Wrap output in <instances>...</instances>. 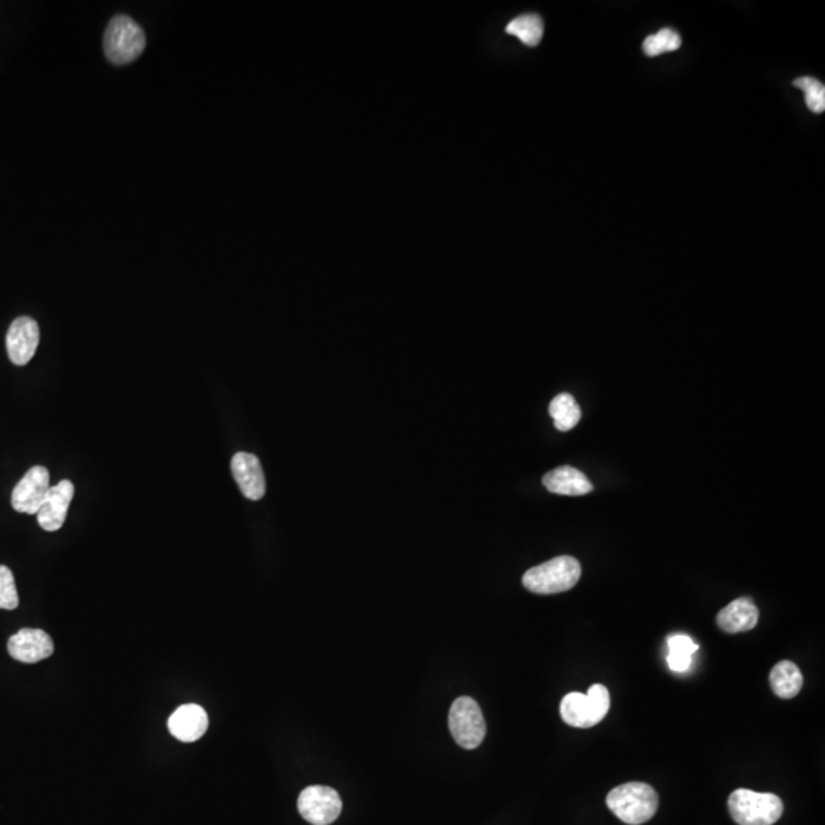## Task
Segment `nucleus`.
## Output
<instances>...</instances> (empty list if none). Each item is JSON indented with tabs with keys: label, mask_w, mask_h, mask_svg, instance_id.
I'll return each instance as SVG.
<instances>
[{
	"label": "nucleus",
	"mask_w": 825,
	"mask_h": 825,
	"mask_svg": "<svg viewBox=\"0 0 825 825\" xmlns=\"http://www.w3.org/2000/svg\"><path fill=\"white\" fill-rule=\"evenodd\" d=\"M49 488V471L45 466H33L23 479L17 483L11 495L14 511L22 514L37 515L45 502Z\"/></svg>",
	"instance_id": "obj_8"
},
{
	"label": "nucleus",
	"mask_w": 825,
	"mask_h": 825,
	"mask_svg": "<svg viewBox=\"0 0 825 825\" xmlns=\"http://www.w3.org/2000/svg\"><path fill=\"white\" fill-rule=\"evenodd\" d=\"M699 645L686 635H674L668 638V665L676 673H685L691 667L693 654Z\"/></svg>",
	"instance_id": "obj_18"
},
{
	"label": "nucleus",
	"mask_w": 825,
	"mask_h": 825,
	"mask_svg": "<svg viewBox=\"0 0 825 825\" xmlns=\"http://www.w3.org/2000/svg\"><path fill=\"white\" fill-rule=\"evenodd\" d=\"M758 618H760V612L755 602L748 596H743L720 610L717 615V625L725 633L737 635V633H745L757 627Z\"/></svg>",
	"instance_id": "obj_14"
},
{
	"label": "nucleus",
	"mask_w": 825,
	"mask_h": 825,
	"mask_svg": "<svg viewBox=\"0 0 825 825\" xmlns=\"http://www.w3.org/2000/svg\"><path fill=\"white\" fill-rule=\"evenodd\" d=\"M74 492V485L69 480H62L49 488L45 502L37 512V521L43 531L55 532L63 528Z\"/></svg>",
	"instance_id": "obj_11"
},
{
	"label": "nucleus",
	"mask_w": 825,
	"mask_h": 825,
	"mask_svg": "<svg viewBox=\"0 0 825 825\" xmlns=\"http://www.w3.org/2000/svg\"><path fill=\"white\" fill-rule=\"evenodd\" d=\"M580 578V561L564 555L529 569L523 575V586L537 595H555L573 589Z\"/></svg>",
	"instance_id": "obj_2"
},
{
	"label": "nucleus",
	"mask_w": 825,
	"mask_h": 825,
	"mask_svg": "<svg viewBox=\"0 0 825 825\" xmlns=\"http://www.w3.org/2000/svg\"><path fill=\"white\" fill-rule=\"evenodd\" d=\"M448 725L457 745L463 749H476L486 735V722L479 703L471 697H459L448 715Z\"/></svg>",
	"instance_id": "obj_6"
},
{
	"label": "nucleus",
	"mask_w": 825,
	"mask_h": 825,
	"mask_svg": "<svg viewBox=\"0 0 825 825\" xmlns=\"http://www.w3.org/2000/svg\"><path fill=\"white\" fill-rule=\"evenodd\" d=\"M769 680L772 690L780 699H793L798 696L804 683L800 668L790 660L778 662L770 671Z\"/></svg>",
	"instance_id": "obj_16"
},
{
	"label": "nucleus",
	"mask_w": 825,
	"mask_h": 825,
	"mask_svg": "<svg viewBox=\"0 0 825 825\" xmlns=\"http://www.w3.org/2000/svg\"><path fill=\"white\" fill-rule=\"evenodd\" d=\"M610 693L604 685L590 686L589 693H569L561 700L564 722L573 728H593L609 714Z\"/></svg>",
	"instance_id": "obj_5"
},
{
	"label": "nucleus",
	"mask_w": 825,
	"mask_h": 825,
	"mask_svg": "<svg viewBox=\"0 0 825 825\" xmlns=\"http://www.w3.org/2000/svg\"><path fill=\"white\" fill-rule=\"evenodd\" d=\"M728 809L738 825H774L783 816V801L774 793L737 789L729 795Z\"/></svg>",
	"instance_id": "obj_3"
},
{
	"label": "nucleus",
	"mask_w": 825,
	"mask_h": 825,
	"mask_svg": "<svg viewBox=\"0 0 825 825\" xmlns=\"http://www.w3.org/2000/svg\"><path fill=\"white\" fill-rule=\"evenodd\" d=\"M549 413L554 419L555 427L560 431H569L575 428L581 419L580 405L569 393H561L550 402Z\"/></svg>",
	"instance_id": "obj_17"
},
{
	"label": "nucleus",
	"mask_w": 825,
	"mask_h": 825,
	"mask_svg": "<svg viewBox=\"0 0 825 825\" xmlns=\"http://www.w3.org/2000/svg\"><path fill=\"white\" fill-rule=\"evenodd\" d=\"M19 593L10 567L0 566V609L16 610L19 607Z\"/></svg>",
	"instance_id": "obj_22"
},
{
	"label": "nucleus",
	"mask_w": 825,
	"mask_h": 825,
	"mask_svg": "<svg viewBox=\"0 0 825 825\" xmlns=\"http://www.w3.org/2000/svg\"><path fill=\"white\" fill-rule=\"evenodd\" d=\"M793 86L801 89L806 98L807 107L812 110L813 114H822L825 110V86L819 83L818 80L812 77L798 78L793 81Z\"/></svg>",
	"instance_id": "obj_21"
},
{
	"label": "nucleus",
	"mask_w": 825,
	"mask_h": 825,
	"mask_svg": "<svg viewBox=\"0 0 825 825\" xmlns=\"http://www.w3.org/2000/svg\"><path fill=\"white\" fill-rule=\"evenodd\" d=\"M506 33L517 37L525 45L537 46L543 39L544 23L537 14H523L508 23Z\"/></svg>",
	"instance_id": "obj_19"
},
{
	"label": "nucleus",
	"mask_w": 825,
	"mask_h": 825,
	"mask_svg": "<svg viewBox=\"0 0 825 825\" xmlns=\"http://www.w3.org/2000/svg\"><path fill=\"white\" fill-rule=\"evenodd\" d=\"M231 473L246 499H263L266 492L265 474L257 456L250 453L234 454L231 460Z\"/></svg>",
	"instance_id": "obj_12"
},
{
	"label": "nucleus",
	"mask_w": 825,
	"mask_h": 825,
	"mask_svg": "<svg viewBox=\"0 0 825 825\" xmlns=\"http://www.w3.org/2000/svg\"><path fill=\"white\" fill-rule=\"evenodd\" d=\"M170 734L182 743H195L204 737L208 729V715L202 706L195 703L179 706L172 715L169 723Z\"/></svg>",
	"instance_id": "obj_13"
},
{
	"label": "nucleus",
	"mask_w": 825,
	"mask_h": 825,
	"mask_svg": "<svg viewBox=\"0 0 825 825\" xmlns=\"http://www.w3.org/2000/svg\"><path fill=\"white\" fill-rule=\"evenodd\" d=\"M543 485L547 491L570 497L589 494L593 489L592 483L584 473L573 466H560L557 470L550 471L543 477Z\"/></svg>",
	"instance_id": "obj_15"
},
{
	"label": "nucleus",
	"mask_w": 825,
	"mask_h": 825,
	"mask_svg": "<svg viewBox=\"0 0 825 825\" xmlns=\"http://www.w3.org/2000/svg\"><path fill=\"white\" fill-rule=\"evenodd\" d=\"M146 48V34L129 16H115L104 33V52L110 63L127 65L138 59Z\"/></svg>",
	"instance_id": "obj_4"
},
{
	"label": "nucleus",
	"mask_w": 825,
	"mask_h": 825,
	"mask_svg": "<svg viewBox=\"0 0 825 825\" xmlns=\"http://www.w3.org/2000/svg\"><path fill=\"white\" fill-rule=\"evenodd\" d=\"M607 807L625 824L641 825L656 815L659 796L650 784L633 781L610 790Z\"/></svg>",
	"instance_id": "obj_1"
},
{
	"label": "nucleus",
	"mask_w": 825,
	"mask_h": 825,
	"mask_svg": "<svg viewBox=\"0 0 825 825\" xmlns=\"http://www.w3.org/2000/svg\"><path fill=\"white\" fill-rule=\"evenodd\" d=\"M8 653L22 664H37L54 653V642L46 631L22 628L8 641Z\"/></svg>",
	"instance_id": "obj_9"
},
{
	"label": "nucleus",
	"mask_w": 825,
	"mask_h": 825,
	"mask_svg": "<svg viewBox=\"0 0 825 825\" xmlns=\"http://www.w3.org/2000/svg\"><path fill=\"white\" fill-rule=\"evenodd\" d=\"M682 46V37L677 31L671 30V28H665V30H660L659 33L653 34V36H648L647 39L644 40V48L645 54L648 57H657V55L667 54V52L677 51V49Z\"/></svg>",
	"instance_id": "obj_20"
},
{
	"label": "nucleus",
	"mask_w": 825,
	"mask_h": 825,
	"mask_svg": "<svg viewBox=\"0 0 825 825\" xmlns=\"http://www.w3.org/2000/svg\"><path fill=\"white\" fill-rule=\"evenodd\" d=\"M298 812L312 825H329L337 821L343 801L337 790L327 786H309L298 796Z\"/></svg>",
	"instance_id": "obj_7"
},
{
	"label": "nucleus",
	"mask_w": 825,
	"mask_h": 825,
	"mask_svg": "<svg viewBox=\"0 0 825 825\" xmlns=\"http://www.w3.org/2000/svg\"><path fill=\"white\" fill-rule=\"evenodd\" d=\"M40 343V329L31 317H19L13 321L7 334V350L11 363L26 366L36 355Z\"/></svg>",
	"instance_id": "obj_10"
}]
</instances>
